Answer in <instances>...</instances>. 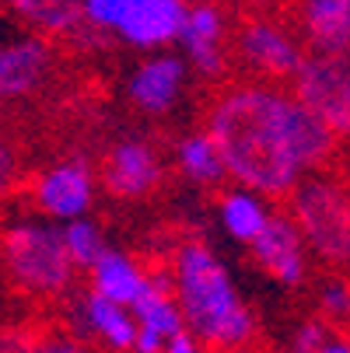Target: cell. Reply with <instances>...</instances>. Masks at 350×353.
<instances>
[{
    "label": "cell",
    "mask_w": 350,
    "mask_h": 353,
    "mask_svg": "<svg viewBox=\"0 0 350 353\" xmlns=\"http://www.w3.org/2000/svg\"><path fill=\"white\" fill-rule=\"evenodd\" d=\"M4 14L21 25V32H35L49 42H81L84 14L81 0H0Z\"/></svg>",
    "instance_id": "19"
},
{
    "label": "cell",
    "mask_w": 350,
    "mask_h": 353,
    "mask_svg": "<svg viewBox=\"0 0 350 353\" xmlns=\"http://www.w3.org/2000/svg\"><path fill=\"white\" fill-rule=\"evenodd\" d=\"M81 42H113L140 57L175 46L186 0H81Z\"/></svg>",
    "instance_id": "5"
},
{
    "label": "cell",
    "mask_w": 350,
    "mask_h": 353,
    "mask_svg": "<svg viewBox=\"0 0 350 353\" xmlns=\"http://www.w3.org/2000/svg\"><path fill=\"white\" fill-rule=\"evenodd\" d=\"M25 185V161H21V150L14 143V137L0 126V203Z\"/></svg>",
    "instance_id": "23"
},
{
    "label": "cell",
    "mask_w": 350,
    "mask_h": 353,
    "mask_svg": "<svg viewBox=\"0 0 350 353\" xmlns=\"http://www.w3.org/2000/svg\"><path fill=\"white\" fill-rule=\"evenodd\" d=\"M165 273L179 301L182 325L207 353H228L260 339V315L249 305L224 256L200 234H182L165 256Z\"/></svg>",
    "instance_id": "2"
},
{
    "label": "cell",
    "mask_w": 350,
    "mask_h": 353,
    "mask_svg": "<svg viewBox=\"0 0 350 353\" xmlns=\"http://www.w3.org/2000/svg\"><path fill=\"white\" fill-rule=\"evenodd\" d=\"M60 238H64V248H67L70 263L77 266V273H88L109 252V234L91 214L60 224Z\"/></svg>",
    "instance_id": "21"
},
{
    "label": "cell",
    "mask_w": 350,
    "mask_h": 353,
    "mask_svg": "<svg viewBox=\"0 0 350 353\" xmlns=\"http://www.w3.org/2000/svg\"><path fill=\"white\" fill-rule=\"evenodd\" d=\"M287 84L336 137V143H350V49L305 53L302 67Z\"/></svg>",
    "instance_id": "10"
},
{
    "label": "cell",
    "mask_w": 350,
    "mask_h": 353,
    "mask_svg": "<svg viewBox=\"0 0 350 353\" xmlns=\"http://www.w3.org/2000/svg\"><path fill=\"white\" fill-rule=\"evenodd\" d=\"M284 210L302 231L315 263L326 270H350V182L336 168L302 179Z\"/></svg>",
    "instance_id": "4"
},
{
    "label": "cell",
    "mask_w": 350,
    "mask_h": 353,
    "mask_svg": "<svg viewBox=\"0 0 350 353\" xmlns=\"http://www.w3.org/2000/svg\"><path fill=\"white\" fill-rule=\"evenodd\" d=\"M189 88H193V70L175 49L140 53L123 77L126 105L144 119H168L186 102Z\"/></svg>",
    "instance_id": "11"
},
{
    "label": "cell",
    "mask_w": 350,
    "mask_h": 353,
    "mask_svg": "<svg viewBox=\"0 0 350 353\" xmlns=\"http://www.w3.org/2000/svg\"><path fill=\"white\" fill-rule=\"evenodd\" d=\"M273 210H277L273 199H266L256 189L235 185V182H224L214 199V221H217L221 234L238 248H249L260 238V231L270 224Z\"/></svg>",
    "instance_id": "17"
},
{
    "label": "cell",
    "mask_w": 350,
    "mask_h": 353,
    "mask_svg": "<svg viewBox=\"0 0 350 353\" xmlns=\"http://www.w3.org/2000/svg\"><path fill=\"white\" fill-rule=\"evenodd\" d=\"M0 14H4V4H0Z\"/></svg>",
    "instance_id": "29"
},
{
    "label": "cell",
    "mask_w": 350,
    "mask_h": 353,
    "mask_svg": "<svg viewBox=\"0 0 350 353\" xmlns=\"http://www.w3.org/2000/svg\"><path fill=\"white\" fill-rule=\"evenodd\" d=\"M204 130L214 137L228 182L287 199L312 172L333 168L340 143L291 84L238 77L214 91Z\"/></svg>",
    "instance_id": "1"
},
{
    "label": "cell",
    "mask_w": 350,
    "mask_h": 353,
    "mask_svg": "<svg viewBox=\"0 0 350 353\" xmlns=\"http://www.w3.org/2000/svg\"><path fill=\"white\" fill-rule=\"evenodd\" d=\"M67 329L84 336L95 350L130 353L133 350V336H137V319H133V312L126 305L109 301V297L84 287V294L74 290L67 297Z\"/></svg>",
    "instance_id": "14"
},
{
    "label": "cell",
    "mask_w": 350,
    "mask_h": 353,
    "mask_svg": "<svg viewBox=\"0 0 350 353\" xmlns=\"http://www.w3.org/2000/svg\"><path fill=\"white\" fill-rule=\"evenodd\" d=\"M32 339H35V329H25L14 322L0 325V353H28Z\"/></svg>",
    "instance_id": "25"
},
{
    "label": "cell",
    "mask_w": 350,
    "mask_h": 353,
    "mask_svg": "<svg viewBox=\"0 0 350 353\" xmlns=\"http://www.w3.org/2000/svg\"><path fill=\"white\" fill-rule=\"evenodd\" d=\"M245 252L256 263V270L266 280H273L280 290H305L312 283L315 259H312L302 231L287 217V210H273L270 224L260 231V238Z\"/></svg>",
    "instance_id": "13"
},
{
    "label": "cell",
    "mask_w": 350,
    "mask_h": 353,
    "mask_svg": "<svg viewBox=\"0 0 350 353\" xmlns=\"http://www.w3.org/2000/svg\"><path fill=\"white\" fill-rule=\"evenodd\" d=\"M151 270L155 266H147L140 256H133V252L109 245L106 256L84 273V283H88V290L102 294L109 301H119V305L130 308L133 301L147 290V283H151Z\"/></svg>",
    "instance_id": "20"
},
{
    "label": "cell",
    "mask_w": 350,
    "mask_h": 353,
    "mask_svg": "<svg viewBox=\"0 0 350 353\" xmlns=\"http://www.w3.org/2000/svg\"><path fill=\"white\" fill-rule=\"evenodd\" d=\"M168 150L140 133L116 137L98 158V185L116 203H144L168 182Z\"/></svg>",
    "instance_id": "8"
},
{
    "label": "cell",
    "mask_w": 350,
    "mask_h": 353,
    "mask_svg": "<svg viewBox=\"0 0 350 353\" xmlns=\"http://www.w3.org/2000/svg\"><path fill=\"white\" fill-rule=\"evenodd\" d=\"M291 25L309 53L350 49V0H294Z\"/></svg>",
    "instance_id": "16"
},
{
    "label": "cell",
    "mask_w": 350,
    "mask_h": 353,
    "mask_svg": "<svg viewBox=\"0 0 350 353\" xmlns=\"http://www.w3.org/2000/svg\"><path fill=\"white\" fill-rule=\"evenodd\" d=\"M235 18L224 0H186V14L175 35V53L186 60L193 77L221 81L231 70Z\"/></svg>",
    "instance_id": "9"
},
{
    "label": "cell",
    "mask_w": 350,
    "mask_h": 353,
    "mask_svg": "<svg viewBox=\"0 0 350 353\" xmlns=\"http://www.w3.org/2000/svg\"><path fill=\"white\" fill-rule=\"evenodd\" d=\"M158 353H207V346L200 343L193 332L182 329V332H175L172 339H165V346H162Z\"/></svg>",
    "instance_id": "27"
},
{
    "label": "cell",
    "mask_w": 350,
    "mask_h": 353,
    "mask_svg": "<svg viewBox=\"0 0 350 353\" xmlns=\"http://www.w3.org/2000/svg\"><path fill=\"white\" fill-rule=\"evenodd\" d=\"M21 189L28 196V210L53 224H67L74 217L91 214L98 192H102V185H98V165L91 158L77 154V150L35 168Z\"/></svg>",
    "instance_id": "7"
},
{
    "label": "cell",
    "mask_w": 350,
    "mask_h": 353,
    "mask_svg": "<svg viewBox=\"0 0 350 353\" xmlns=\"http://www.w3.org/2000/svg\"><path fill=\"white\" fill-rule=\"evenodd\" d=\"M228 353H263L256 343H249V346H238V350H228Z\"/></svg>",
    "instance_id": "28"
},
{
    "label": "cell",
    "mask_w": 350,
    "mask_h": 353,
    "mask_svg": "<svg viewBox=\"0 0 350 353\" xmlns=\"http://www.w3.org/2000/svg\"><path fill=\"white\" fill-rule=\"evenodd\" d=\"M315 315L336 329H350V273L329 270L315 283Z\"/></svg>",
    "instance_id": "22"
},
{
    "label": "cell",
    "mask_w": 350,
    "mask_h": 353,
    "mask_svg": "<svg viewBox=\"0 0 350 353\" xmlns=\"http://www.w3.org/2000/svg\"><path fill=\"white\" fill-rule=\"evenodd\" d=\"M130 312L137 319L133 353H158L165 346V339H172L175 332L186 329L165 266H155L151 270V283H147V290L130 305Z\"/></svg>",
    "instance_id": "15"
},
{
    "label": "cell",
    "mask_w": 350,
    "mask_h": 353,
    "mask_svg": "<svg viewBox=\"0 0 350 353\" xmlns=\"http://www.w3.org/2000/svg\"><path fill=\"white\" fill-rule=\"evenodd\" d=\"M28 353H98V350L67 325H49V329H35Z\"/></svg>",
    "instance_id": "24"
},
{
    "label": "cell",
    "mask_w": 350,
    "mask_h": 353,
    "mask_svg": "<svg viewBox=\"0 0 350 353\" xmlns=\"http://www.w3.org/2000/svg\"><path fill=\"white\" fill-rule=\"evenodd\" d=\"M309 353H350V329H329Z\"/></svg>",
    "instance_id": "26"
},
{
    "label": "cell",
    "mask_w": 350,
    "mask_h": 353,
    "mask_svg": "<svg viewBox=\"0 0 350 353\" xmlns=\"http://www.w3.org/2000/svg\"><path fill=\"white\" fill-rule=\"evenodd\" d=\"M130 353H133V350H130Z\"/></svg>",
    "instance_id": "30"
},
{
    "label": "cell",
    "mask_w": 350,
    "mask_h": 353,
    "mask_svg": "<svg viewBox=\"0 0 350 353\" xmlns=\"http://www.w3.org/2000/svg\"><path fill=\"white\" fill-rule=\"evenodd\" d=\"M0 270L8 283L32 301H67L77 290V266L70 263L60 224L39 214H14L0 224Z\"/></svg>",
    "instance_id": "3"
},
{
    "label": "cell",
    "mask_w": 350,
    "mask_h": 353,
    "mask_svg": "<svg viewBox=\"0 0 350 353\" xmlns=\"http://www.w3.org/2000/svg\"><path fill=\"white\" fill-rule=\"evenodd\" d=\"M305 53L309 49L298 39L294 25L270 11H253L235 21L231 60L245 70V77L287 84L294 77V70L302 67Z\"/></svg>",
    "instance_id": "6"
},
{
    "label": "cell",
    "mask_w": 350,
    "mask_h": 353,
    "mask_svg": "<svg viewBox=\"0 0 350 353\" xmlns=\"http://www.w3.org/2000/svg\"><path fill=\"white\" fill-rule=\"evenodd\" d=\"M57 74V42L35 32L0 39V109L32 102Z\"/></svg>",
    "instance_id": "12"
},
{
    "label": "cell",
    "mask_w": 350,
    "mask_h": 353,
    "mask_svg": "<svg viewBox=\"0 0 350 353\" xmlns=\"http://www.w3.org/2000/svg\"><path fill=\"white\" fill-rule=\"evenodd\" d=\"M168 168L193 189H207L217 192L228 182V168L224 158L214 143V137L200 126V130H186L172 140L168 147Z\"/></svg>",
    "instance_id": "18"
}]
</instances>
